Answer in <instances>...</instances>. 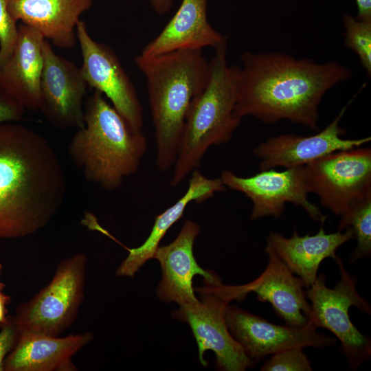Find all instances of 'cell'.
Instances as JSON below:
<instances>
[{"label":"cell","mask_w":371,"mask_h":371,"mask_svg":"<svg viewBox=\"0 0 371 371\" xmlns=\"http://www.w3.org/2000/svg\"><path fill=\"white\" fill-rule=\"evenodd\" d=\"M237 65L235 114L266 124L287 120L317 129L325 93L352 76L337 62L318 63L280 52H244Z\"/></svg>","instance_id":"1"},{"label":"cell","mask_w":371,"mask_h":371,"mask_svg":"<svg viewBox=\"0 0 371 371\" xmlns=\"http://www.w3.org/2000/svg\"><path fill=\"white\" fill-rule=\"evenodd\" d=\"M67 181L55 149L41 134L0 124V238L30 236L62 207Z\"/></svg>","instance_id":"2"},{"label":"cell","mask_w":371,"mask_h":371,"mask_svg":"<svg viewBox=\"0 0 371 371\" xmlns=\"http://www.w3.org/2000/svg\"><path fill=\"white\" fill-rule=\"evenodd\" d=\"M134 60L146 79L156 165L167 172L175 162L190 107L207 82L210 63L202 50H178L153 57L139 54Z\"/></svg>","instance_id":"3"},{"label":"cell","mask_w":371,"mask_h":371,"mask_svg":"<svg viewBox=\"0 0 371 371\" xmlns=\"http://www.w3.org/2000/svg\"><path fill=\"white\" fill-rule=\"evenodd\" d=\"M147 149L143 132L133 131L124 117L94 90L84 102V126L70 139L68 155L84 179L102 189H118L138 170Z\"/></svg>","instance_id":"4"},{"label":"cell","mask_w":371,"mask_h":371,"mask_svg":"<svg viewBox=\"0 0 371 371\" xmlns=\"http://www.w3.org/2000/svg\"><path fill=\"white\" fill-rule=\"evenodd\" d=\"M227 38L215 48L207 82L188 112L170 186H177L198 169L212 146L230 142L242 120L234 111L237 65L227 63Z\"/></svg>","instance_id":"5"},{"label":"cell","mask_w":371,"mask_h":371,"mask_svg":"<svg viewBox=\"0 0 371 371\" xmlns=\"http://www.w3.org/2000/svg\"><path fill=\"white\" fill-rule=\"evenodd\" d=\"M87 256L78 253L62 260L47 285L10 316L19 335L60 336L77 318L85 298Z\"/></svg>","instance_id":"6"},{"label":"cell","mask_w":371,"mask_h":371,"mask_svg":"<svg viewBox=\"0 0 371 371\" xmlns=\"http://www.w3.org/2000/svg\"><path fill=\"white\" fill-rule=\"evenodd\" d=\"M334 260L340 275L335 286L328 288L326 276L321 273L305 291L306 299L311 302L309 319L317 328H326L337 337L350 369L356 370L371 357V339L352 324L348 311L355 306L361 313L370 315L371 306L357 292L356 277L346 269L339 256Z\"/></svg>","instance_id":"7"},{"label":"cell","mask_w":371,"mask_h":371,"mask_svg":"<svg viewBox=\"0 0 371 371\" xmlns=\"http://www.w3.org/2000/svg\"><path fill=\"white\" fill-rule=\"evenodd\" d=\"M308 192L336 216L371 193V149L338 150L304 166Z\"/></svg>","instance_id":"8"},{"label":"cell","mask_w":371,"mask_h":371,"mask_svg":"<svg viewBox=\"0 0 371 371\" xmlns=\"http://www.w3.org/2000/svg\"><path fill=\"white\" fill-rule=\"evenodd\" d=\"M221 284H205L197 288L199 302L179 306L173 311V317L190 326L203 366L207 365L203 355L210 350L215 354L216 366L221 370L244 371L253 368L256 362L245 354L227 326L225 310L232 300L223 292Z\"/></svg>","instance_id":"9"},{"label":"cell","mask_w":371,"mask_h":371,"mask_svg":"<svg viewBox=\"0 0 371 371\" xmlns=\"http://www.w3.org/2000/svg\"><path fill=\"white\" fill-rule=\"evenodd\" d=\"M304 166L277 171L274 168L260 170L243 177L224 170L220 179L225 187L245 194L253 203L250 218H280L286 203L302 207L313 221L323 224L327 216L318 206L308 199Z\"/></svg>","instance_id":"10"},{"label":"cell","mask_w":371,"mask_h":371,"mask_svg":"<svg viewBox=\"0 0 371 371\" xmlns=\"http://www.w3.org/2000/svg\"><path fill=\"white\" fill-rule=\"evenodd\" d=\"M76 34L82 56L80 70L88 87L107 98L133 131L143 132V107L116 53L95 41L83 21L78 23Z\"/></svg>","instance_id":"11"},{"label":"cell","mask_w":371,"mask_h":371,"mask_svg":"<svg viewBox=\"0 0 371 371\" xmlns=\"http://www.w3.org/2000/svg\"><path fill=\"white\" fill-rule=\"evenodd\" d=\"M225 318L232 336L255 362L290 348H326L337 345L335 338L318 333L311 319L302 327L282 326L229 304Z\"/></svg>","instance_id":"12"},{"label":"cell","mask_w":371,"mask_h":371,"mask_svg":"<svg viewBox=\"0 0 371 371\" xmlns=\"http://www.w3.org/2000/svg\"><path fill=\"white\" fill-rule=\"evenodd\" d=\"M43 54L39 111L56 128L83 127L88 85L80 68L57 54L46 39L43 44Z\"/></svg>","instance_id":"13"},{"label":"cell","mask_w":371,"mask_h":371,"mask_svg":"<svg viewBox=\"0 0 371 371\" xmlns=\"http://www.w3.org/2000/svg\"><path fill=\"white\" fill-rule=\"evenodd\" d=\"M265 253L268 263L263 272L254 280L242 285H223L228 297L241 301L249 293H255L258 300L269 302L286 325L305 326L311 315V305L306 299L304 284L278 256L267 240Z\"/></svg>","instance_id":"14"},{"label":"cell","mask_w":371,"mask_h":371,"mask_svg":"<svg viewBox=\"0 0 371 371\" xmlns=\"http://www.w3.org/2000/svg\"><path fill=\"white\" fill-rule=\"evenodd\" d=\"M357 94L317 134L311 136L283 134L260 142L254 149V154L260 160V170L302 166L335 151L359 148L370 142V137L344 138L346 131L339 126L346 109Z\"/></svg>","instance_id":"15"},{"label":"cell","mask_w":371,"mask_h":371,"mask_svg":"<svg viewBox=\"0 0 371 371\" xmlns=\"http://www.w3.org/2000/svg\"><path fill=\"white\" fill-rule=\"evenodd\" d=\"M199 232V225L188 219L171 243L157 249L155 258L160 263L162 278L156 293L161 301L175 302L179 306L199 302L192 286V279L196 275L203 276L205 284L222 283L213 271L201 268L195 260L193 246Z\"/></svg>","instance_id":"16"},{"label":"cell","mask_w":371,"mask_h":371,"mask_svg":"<svg viewBox=\"0 0 371 371\" xmlns=\"http://www.w3.org/2000/svg\"><path fill=\"white\" fill-rule=\"evenodd\" d=\"M11 17L38 31L60 49L78 42L80 16L91 9L93 0H5Z\"/></svg>","instance_id":"17"},{"label":"cell","mask_w":371,"mask_h":371,"mask_svg":"<svg viewBox=\"0 0 371 371\" xmlns=\"http://www.w3.org/2000/svg\"><path fill=\"white\" fill-rule=\"evenodd\" d=\"M44 40L38 31L21 23L13 50L0 67V87L32 111L40 106Z\"/></svg>","instance_id":"18"},{"label":"cell","mask_w":371,"mask_h":371,"mask_svg":"<svg viewBox=\"0 0 371 371\" xmlns=\"http://www.w3.org/2000/svg\"><path fill=\"white\" fill-rule=\"evenodd\" d=\"M93 338L90 332L66 337L20 333L15 346L4 360L3 371L76 370L71 357Z\"/></svg>","instance_id":"19"},{"label":"cell","mask_w":371,"mask_h":371,"mask_svg":"<svg viewBox=\"0 0 371 371\" xmlns=\"http://www.w3.org/2000/svg\"><path fill=\"white\" fill-rule=\"evenodd\" d=\"M227 38L208 22L206 0H183L175 15L140 55L153 57L178 50L216 48Z\"/></svg>","instance_id":"20"},{"label":"cell","mask_w":371,"mask_h":371,"mask_svg":"<svg viewBox=\"0 0 371 371\" xmlns=\"http://www.w3.org/2000/svg\"><path fill=\"white\" fill-rule=\"evenodd\" d=\"M322 225L315 235L300 236L295 230L289 238L275 232H271L267 238L289 269L301 278L306 289L317 278L322 262L327 258L335 260L337 249L354 238L348 227L344 232L326 234Z\"/></svg>","instance_id":"21"},{"label":"cell","mask_w":371,"mask_h":371,"mask_svg":"<svg viewBox=\"0 0 371 371\" xmlns=\"http://www.w3.org/2000/svg\"><path fill=\"white\" fill-rule=\"evenodd\" d=\"M185 194L172 205L157 215L147 239L140 246L127 248L128 254L116 270L117 276L133 277L137 271L151 258H155L159 243L167 231L180 219L192 202L201 203L213 197L218 192L227 190L220 178L210 179L198 169L191 172Z\"/></svg>","instance_id":"22"},{"label":"cell","mask_w":371,"mask_h":371,"mask_svg":"<svg viewBox=\"0 0 371 371\" xmlns=\"http://www.w3.org/2000/svg\"><path fill=\"white\" fill-rule=\"evenodd\" d=\"M350 228L357 240L349 263L371 256V193L353 203L340 216L338 231Z\"/></svg>","instance_id":"23"},{"label":"cell","mask_w":371,"mask_h":371,"mask_svg":"<svg viewBox=\"0 0 371 371\" xmlns=\"http://www.w3.org/2000/svg\"><path fill=\"white\" fill-rule=\"evenodd\" d=\"M345 45L359 58L367 74L371 75V21L359 20L349 14L344 16Z\"/></svg>","instance_id":"24"},{"label":"cell","mask_w":371,"mask_h":371,"mask_svg":"<svg viewBox=\"0 0 371 371\" xmlns=\"http://www.w3.org/2000/svg\"><path fill=\"white\" fill-rule=\"evenodd\" d=\"M311 362L302 347L282 350L271 355L261 366V371H312Z\"/></svg>","instance_id":"25"},{"label":"cell","mask_w":371,"mask_h":371,"mask_svg":"<svg viewBox=\"0 0 371 371\" xmlns=\"http://www.w3.org/2000/svg\"><path fill=\"white\" fill-rule=\"evenodd\" d=\"M18 35V25L9 14L5 0H0V67L10 56Z\"/></svg>","instance_id":"26"},{"label":"cell","mask_w":371,"mask_h":371,"mask_svg":"<svg viewBox=\"0 0 371 371\" xmlns=\"http://www.w3.org/2000/svg\"><path fill=\"white\" fill-rule=\"evenodd\" d=\"M26 109L0 87V124L21 120Z\"/></svg>","instance_id":"27"},{"label":"cell","mask_w":371,"mask_h":371,"mask_svg":"<svg viewBox=\"0 0 371 371\" xmlns=\"http://www.w3.org/2000/svg\"><path fill=\"white\" fill-rule=\"evenodd\" d=\"M0 326V371H3L4 360L15 346L19 338V333L10 316Z\"/></svg>","instance_id":"28"},{"label":"cell","mask_w":371,"mask_h":371,"mask_svg":"<svg viewBox=\"0 0 371 371\" xmlns=\"http://www.w3.org/2000/svg\"><path fill=\"white\" fill-rule=\"evenodd\" d=\"M357 14L356 19L371 21V0H356Z\"/></svg>","instance_id":"29"},{"label":"cell","mask_w":371,"mask_h":371,"mask_svg":"<svg viewBox=\"0 0 371 371\" xmlns=\"http://www.w3.org/2000/svg\"><path fill=\"white\" fill-rule=\"evenodd\" d=\"M10 302V297L5 294L3 291L0 292V325L7 320V306Z\"/></svg>","instance_id":"30"},{"label":"cell","mask_w":371,"mask_h":371,"mask_svg":"<svg viewBox=\"0 0 371 371\" xmlns=\"http://www.w3.org/2000/svg\"><path fill=\"white\" fill-rule=\"evenodd\" d=\"M152 6L159 14H165L172 5V0H149Z\"/></svg>","instance_id":"31"},{"label":"cell","mask_w":371,"mask_h":371,"mask_svg":"<svg viewBox=\"0 0 371 371\" xmlns=\"http://www.w3.org/2000/svg\"><path fill=\"white\" fill-rule=\"evenodd\" d=\"M1 270H2V265H1V263H0V275H1ZM5 286V285L3 283L0 282V292H1L3 290Z\"/></svg>","instance_id":"32"}]
</instances>
